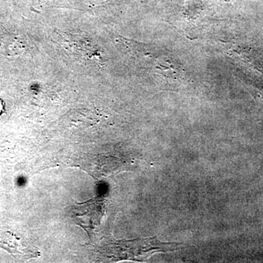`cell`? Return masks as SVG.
Returning a JSON list of instances; mask_svg holds the SVG:
<instances>
[{
	"mask_svg": "<svg viewBox=\"0 0 263 263\" xmlns=\"http://www.w3.org/2000/svg\"><path fill=\"white\" fill-rule=\"evenodd\" d=\"M3 110H4V103H3V100L0 99V115L3 113Z\"/></svg>",
	"mask_w": 263,
	"mask_h": 263,
	"instance_id": "obj_2",
	"label": "cell"
},
{
	"mask_svg": "<svg viewBox=\"0 0 263 263\" xmlns=\"http://www.w3.org/2000/svg\"><path fill=\"white\" fill-rule=\"evenodd\" d=\"M182 245L175 242H162L157 236L138 238L133 240H121L112 243L113 256L117 259L143 261L155 253L172 252Z\"/></svg>",
	"mask_w": 263,
	"mask_h": 263,
	"instance_id": "obj_1",
	"label": "cell"
}]
</instances>
